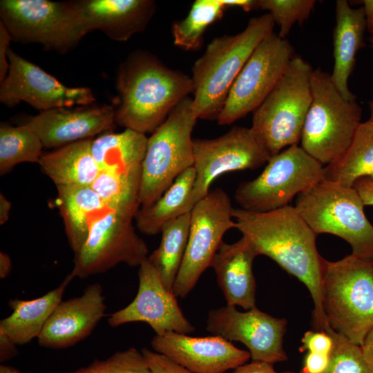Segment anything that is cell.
Returning <instances> with one entry per match:
<instances>
[{"label": "cell", "instance_id": "obj_1", "mask_svg": "<svg viewBox=\"0 0 373 373\" xmlns=\"http://www.w3.org/2000/svg\"><path fill=\"white\" fill-rule=\"evenodd\" d=\"M238 229L256 256L265 255L307 288L314 303L313 326L328 332L331 327L322 305V262L313 231L294 207L287 205L267 212L233 208Z\"/></svg>", "mask_w": 373, "mask_h": 373}, {"label": "cell", "instance_id": "obj_2", "mask_svg": "<svg viewBox=\"0 0 373 373\" xmlns=\"http://www.w3.org/2000/svg\"><path fill=\"white\" fill-rule=\"evenodd\" d=\"M193 88L191 77L167 67L149 52H133L118 70L116 124L152 133Z\"/></svg>", "mask_w": 373, "mask_h": 373}, {"label": "cell", "instance_id": "obj_3", "mask_svg": "<svg viewBox=\"0 0 373 373\" xmlns=\"http://www.w3.org/2000/svg\"><path fill=\"white\" fill-rule=\"evenodd\" d=\"M269 13L249 19L236 35L216 37L192 68L193 109L198 119H217L229 90L257 46L274 32Z\"/></svg>", "mask_w": 373, "mask_h": 373}, {"label": "cell", "instance_id": "obj_4", "mask_svg": "<svg viewBox=\"0 0 373 373\" xmlns=\"http://www.w3.org/2000/svg\"><path fill=\"white\" fill-rule=\"evenodd\" d=\"M322 305L329 327L361 346L373 329V262L350 254L323 258Z\"/></svg>", "mask_w": 373, "mask_h": 373}, {"label": "cell", "instance_id": "obj_5", "mask_svg": "<svg viewBox=\"0 0 373 373\" xmlns=\"http://www.w3.org/2000/svg\"><path fill=\"white\" fill-rule=\"evenodd\" d=\"M311 65L294 55L274 88L253 112L251 130L271 157L300 142L312 101Z\"/></svg>", "mask_w": 373, "mask_h": 373}, {"label": "cell", "instance_id": "obj_6", "mask_svg": "<svg viewBox=\"0 0 373 373\" xmlns=\"http://www.w3.org/2000/svg\"><path fill=\"white\" fill-rule=\"evenodd\" d=\"M352 187L323 180L296 196L294 207L316 234L330 233L345 240L353 256L373 262V225Z\"/></svg>", "mask_w": 373, "mask_h": 373}, {"label": "cell", "instance_id": "obj_7", "mask_svg": "<svg viewBox=\"0 0 373 373\" xmlns=\"http://www.w3.org/2000/svg\"><path fill=\"white\" fill-rule=\"evenodd\" d=\"M312 101L301 136V148L322 165L341 157L361 123L362 110L356 101L343 98L329 73L321 68L311 75Z\"/></svg>", "mask_w": 373, "mask_h": 373}, {"label": "cell", "instance_id": "obj_8", "mask_svg": "<svg viewBox=\"0 0 373 373\" xmlns=\"http://www.w3.org/2000/svg\"><path fill=\"white\" fill-rule=\"evenodd\" d=\"M198 118L187 97L148 137L141 169L140 208L155 203L175 179L194 165L193 127Z\"/></svg>", "mask_w": 373, "mask_h": 373}, {"label": "cell", "instance_id": "obj_9", "mask_svg": "<svg viewBox=\"0 0 373 373\" xmlns=\"http://www.w3.org/2000/svg\"><path fill=\"white\" fill-rule=\"evenodd\" d=\"M0 21L12 39L65 53L88 34L77 1L1 0Z\"/></svg>", "mask_w": 373, "mask_h": 373}, {"label": "cell", "instance_id": "obj_10", "mask_svg": "<svg viewBox=\"0 0 373 373\" xmlns=\"http://www.w3.org/2000/svg\"><path fill=\"white\" fill-rule=\"evenodd\" d=\"M298 145L271 156L255 179L239 184L234 199L240 209L267 212L289 205L300 193L323 180L324 167Z\"/></svg>", "mask_w": 373, "mask_h": 373}, {"label": "cell", "instance_id": "obj_11", "mask_svg": "<svg viewBox=\"0 0 373 373\" xmlns=\"http://www.w3.org/2000/svg\"><path fill=\"white\" fill-rule=\"evenodd\" d=\"M233 207L222 189L209 191L191 211L190 229L184 256L173 287L177 298H185L194 288L223 242L224 233L236 224Z\"/></svg>", "mask_w": 373, "mask_h": 373}, {"label": "cell", "instance_id": "obj_12", "mask_svg": "<svg viewBox=\"0 0 373 373\" xmlns=\"http://www.w3.org/2000/svg\"><path fill=\"white\" fill-rule=\"evenodd\" d=\"M294 55L286 39L274 32L263 39L233 82L218 123L231 124L254 112L274 88Z\"/></svg>", "mask_w": 373, "mask_h": 373}, {"label": "cell", "instance_id": "obj_13", "mask_svg": "<svg viewBox=\"0 0 373 373\" xmlns=\"http://www.w3.org/2000/svg\"><path fill=\"white\" fill-rule=\"evenodd\" d=\"M135 215L108 210L92 224L88 236L75 254L70 273L86 278L104 273L119 263L140 266L148 258L149 249L135 232Z\"/></svg>", "mask_w": 373, "mask_h": 373}, {"label": "cell", "instance_id": "obj_14", "mask_svg": "<svg viewBox=\"0 0 373 373\" xmlns=\"http://www.w3.org/2000/svg\"><path fill=\"white\" fill-rule=\"evenodd\" d=\"M193 206L208 194L217 177L229 171L256 169L271 157L251 128L241 126H234L214 139H193Z\"/></svg>", "mask_w": 373, "mask_h": 373}, {"label": "cell", "instance_id": "obj_15", "mask_svg": "<svg viewBox=\"0 0 373 373\" xmlns=\"http://www.w3.org/2000/svg\"><path fill=\"white\" fill-rule=\"evenodd\" d=\"M9 70L0 85V101L9 107L21 102L41 111L90 106L95 98L88 87L70 88L9 49Z\"/></svg>", "mask_w": 373, "mask_h": 373}, {"label": "cell", "instance_id": "obj_16", "mask_svg": "<svg viewBox=\"0 0 373 373\" xmlns=\"http://www.w3.org/2000/svg\"><path fill=\"white\" fill-rule=\"evenodd\" d=\"M285 318L274 317L256 307L240 312L226 305L209 311L206 329L229 341H238L249 350L254 361L274 364L287 360L283 349Z\"/></svg>", "mask_w": 373, "mask_h": 373}, {"label": "cell", "instance_id": "obj_17", "mask_svg": "<svg viewBox=\"0 0 373 373\" xmlns=\"http://www.w3.org/2000/svg\"><path fill=\"white\" fill-rule=\"evenodd\" d=\"M139 267L136 296L126 307L110 315L108 325L116 327L128 323L144 322L156 335L171 332L193 333L195 327L184 316L177 297L165 288L155 267L147 258Z\"/></svg>", "mask_w": 373, "mask_h": 373}, {"label": "cell", "instance_id": "obj_18", "mask_svg": "<svg viewBox=\"0 0 373 373\" xmlns=\"http://www.w3.org/2000/svg\"><path fill=\"white\" fill-rule=\"evenodd\" d=\"M153 350L193 373H226L246 363L249 351L241 350L219 336L193 337L177 332L156 335Z\"/></svg>", "mask_w": 373, "mask_h": 373}, {"label": "cell", "instance_id": "obj_19", "mask_svg": "<svg viewBox=\"0 0 373 373\" xmlns=\"http://www.w3.org/2000/svg\"><path fill=\"white\" fill-rule=\"evenodd\" d=\"M26 124L37 133L44 148L56 149L112 131L115 111L111 105L57 108L40 112Z\"/></svg>", "mask_w": 373, "mask_h": 373}, {"label": "cell", "instance_id": "obj_20", "mask_svg": "<svg viewBox=\"0 0 373 373\" xmlns=\"http://www.w3.org/2000/svg\"><path fill=\"white\" fill-rule=\"evenodd\" d=\"M104 300L102 285L94 283L81 296L59 303L37 338L39 345L65 349L87 338L104 316Z\"/></svg>", "mask_w": 373, "mask_h": 373}, {"label": "cell", "instance_id": "obj_21", "mask_svg": "<svg viewBox=\"0 0 373 373\" xmlns=\"http://www.w3.org/2000/svg\"><path fill=\"white\" fill-rule=\"evenodd\" d=\"M76 1L88 33L101 30L117 41H126L144 30L156 9L152 0Z\"/></svg>", "mask_w": 373, "mask_h": 373}, {"label": "cell", "instance_id": "obj_22", "mask_svg": "<svg viewBox=\"0 0 373 373\" xmlns=\"http://www.w3.org/2000/svg\"><path fill=\"white\" fill-rule=\"evenodd\" d=\"M256 256L242 236L233 243L222 242L220 245L211 267L227 305L240 306L246 310L256 307V285L252 269Z\"/></svg>", "mask_w": 373, "mask_h": 373}, {"label": "cell", "instance_id": "obj_23", "mask_svg": "<svg viewBox=\"0 0 373 373\" xmlns=\"http://www.w3.org/2000/svg\"><path fill=\"white\" fill-rule=\"evenodd\" d=\"M336 25L333 44L334 65L331 79L344 99L356 101L349 89L348 79L354 68L357 52L363 48L364 33L367 30L363 7L352 8L347 1H336Z\"/></svg>", "mask_w": 373, "mask_h": 373}, {"label": "cell", "instance_id": "obj_24", "mask_svg": "<svg viewBox=\"0 0 373 373\" xmlns=\"http://www.w3.org/2000/svg\"><path fill=\"white\" fill-rule=\"evenodd\" d=\"M73 278L69 274L58 287L41 297L10 300L8 305L12 313L1 320L0 332L17 345H24L38 338L52 312L62 301L65 290Z\"/></svg>", "mask_w": 373, "mask_h": 373}, {"label": "cell", "instance_id": "obj_25", "mask_svg": "<svg viewBox=\"0 0 373 373\" xmlns=\"http://www.w3.org/2000/svg\"><path fill=\"white\" fill-rule=\"evenodd\" d=\"M56 188L65 232L75 254L85 243L94 222L109 209L91 186Z\"/></svg>", "mask_w": 373, "mask_h": 373}, {"label": "cell", "instance_id": "obj_26", "mask_svg": "<svg viewBox=\"0 0 373 373\" xmlns=\"http://www.w3.org/2000/svg\"><path fill=\"white\" fill-rule=\"evenodd\" d=\"M91 139L78 141L44 153L42 172L59 186H91L100 169L91 153Z\"/></svg>", "mask_w": 373, "mask_h": 373}, {"label": "cell", "instance_id": "obj_27", "mask_svg": "<svg viewBox=\"0 0 373 373\" xmlns=\"http://www.w3.org/2000/svg\"><path fill=\"white\" fill-rule=\"evenodd\" d=\"M195 180L193 166L180 174L155 203L140 208L134 218L137 229L143 234L153 236L161 232L169 221L191 212Z\"/></svg>", "mask_w": 373, "mask_h": 373}, {"label": "cell", "instance_id": "obj_28", "mask_svg": "<svg viewBox=\"0 0 373 373\" xmlns=\"http://www.w3.org/2000/svg\"><path fill=\"white\" fill-rule=\"evenodd\" d=\"M147 140L146 134L129 128L106 132L92 140L91 153L100 171H126L142 166Z\"/></svg>", "mask_w": 373, "mask_h": 373}, {"label": "cell", "instance_id": "obj_29", "mask_svg": "<svg viewBox=\"0 0 373 373\" xmlns=\"http://www.w3.org/2000/svg\"><path fill=\"white\" fill-rule=\"evenodd\" d=\"M363 177H373V122H361L353 140L337 160L324 167L325 180L352 187Z\"/></svg>", "mask_w": 373, "mask_h": 373}, {"label": "cell", "instance_id": "obj_30", "mask_svg": "<svg viewBox=\"0 0 373 373\" xmlns=\"http://www.w3.org/2000/svg\"><path fill=\"white\" fill-rule=\"evenodd\" d=\"M190 222L191 212H188L166 222L161 230L159 247L147 258L165 288L172 292L186 251Z\"/></svg>", "mask_w": 373, "mask_h": 373}, {"label": "cell", "instance_id": "obj_31", "mask_svg": "<svg viewBox=\"0 0 373 373\" xmlns=\"http://www.w3.org/2000/svg\"><path fill=\"white\" fill-rule=\"evenodd\" d=\"M141 166L122 172L100 171L91 187L106 207L136 215L140 209Z\"/></svg>", "mask_w": 373, "mask_h": 373}, {"label": "cell", "instance_id": "obj_32", "mask_svg": "<svg viewBox=\"0 0 373 373\" xmlns=\"http://www.w3.org/2000/svg\"><path fill=\"white\" fill-rule=\"evenodd\" d=\"M44 145L37 133L26 123L0 126V175H4L22 162L37 163Z\"/></svg>", "mask_w": 373, "mask_h": 373}, {"label": "cell", "instance_id": "obj_33", "mask_svg": "<svg viewBox=\"0 0 373 373\" xmlns=\"http://www.w3.org/2000/svg\"><path fill=\"white\" fill-rule=\"evenodd\" d=\"M227 8L222 0H196L187 16L173 23V44L185 50L200 48L207 28L222 16Z\"/></svg>", "mask_w": 373, "mask_h": 373}, {"label": "cell", "instance_id": "obj_34", "mask_svg": "<svg viewBox=\"0 0 373 373\" xmlns=\"http://www.w3.org/2000/svg\"><path fill=\"white\" fill-rule=\"evenodd\" d=\"M315 3L314 0H258V8L269 12L280 27L278 37L286 39L296 23L302 25L309 18Z\"/></svg>", "mask_w": 373, "mask_h": 373}, {"label": "cell", "instance_id": "obj_35", "mask_svg": "<svg viewBox=\"0 0 373 373\" xmlns=\"http://www.w3.org/2000/svg\"><path fill=\"white\" fill-rule=\"evenodd\" d=\"M328 334L333 338L334 347L324 373H373L361 346L350 342L332 329Z\"/></svg>", "mask_w": 373, "mask_h": 373}, {"label": "cell", "instance_id": "obj_36", "mask_svg": "<svg viewBox=\"0 0 373 373\" xmlns=\"http://www.w3.org/2000/svg\"><path fill=\"white\" fill-rule=\"evenodd\" d=\"M67 373H151L144 357L138 350L129 347L104 360H95L85 367Z\"/></svg>", "mask_w": 373, "mask_h": 373}, {"label": "cell", "instance_id": "obj_37", "mask_svg": "<svg viewBox=\"0 0 373 373\" xmlns=\"http://www.w3.org/2000/svg\"><path fill=\"white\" fill-rule=\"evenodd\" d=\"M300 351L330 355L334 347L332 336L325 331L309 330L302 339Z\"/></svg>", "mask_w": 373, "mask_h": 373}, {"label": "cell", "instance_id": "obj_38", "mask_svg": "<svg viewBox=\"0 0 373 373\" xmlns=\"http://www.w3.org/2000/svg\"><path fill=\"white\" fill-rule=\"evenodd\" d=\"M151 373H193L166 356L147 348L141 350Z\"/></svg>", "mask_w": 373, "mask_h": 373}, {"label": "cell", "instance_id": "obj_39", "mask_svg": "<svg viewBox=\"0 0 373 373\" xmlns=\"http://www.w3.org/2000/svg\"><path fill=\"white\" fill-rule=\"evenodd\" d=\"M330 360V355L307 352L304 356L302 373H324Z\"/></svg>", "mask_w": 373, "mask_h": 373}, {"label": "cell", "instance_id": "obj_40", "mask_svg": "<svg viewBox=\"0 0 373 373\" xmlns=\"http://www.w3.org/2000/svg\"><path fill=\"white\" fill-rule=\"evenodd\" d=\"M12 40L8 30L0 21V83L5 79L8 73L10 64L8 53L10 42Z\"/></svg>", "mask_w": 373, "mask_h": 373}, {"label": "cell", "instance_id": "obj_41", "mask_svg": "<svg viewBox=\"0 0 373 373\" xmlns=\"http://www.w3.org/2000/svg\"><path fill=\"white\" fill-rule=\"evenodd\" d=\"M365 206H373V177L358 179L353 184Z\"/></svg>", "mask_w": 373, "mask_h": 373}, {"label": "cell", "instance_id": "obj_42", "mask_svg": "<svg viewBox=\"0 0 373 373\" xmlns=\"http://www.w3.org/2000/svg\"><path fill=\"white\" fill-rule=\"evenodd\" d=\"M274 364L254 361L245 363L226 373H278L274 368Z\"/></svg>", "mask_w": 373, "mask_h": 373}, {"label": "cell", "instance_id": "obj_43", "mask_svg": "<svg viewBox=\"0 0 373 373\" xmlns=\"http://www.w3.org/2000/svg\"><path fill=\"white\" fill-rule=\"evenodd\" d=\"M17 344L6 334L0 332V361L11 360L18 354Z\"/></svg>", "mask_w": 373, "mask_h": 373}, {"label": "cell", "instance_id": "obj_44", "mask_svg": "<svg viewBox=\"0 0 373 373\" xmlns=\"http://www.w3.org/2000/svg\"><path fill=\"white\" fill-rule=\"evenodd\" d=\"M361 347L363 356L373 372V329L367 334Z\"/></svg>", "mask_w": 373, "mask_h": 373}, {"label": "cell", "instance_id": "obj_45", "mask_svg": "<svg viewBox=\"0 0 373 373\" xmlns=\"http://www.w3.org/2000/svg\"><path fill=\"white\" fill-rule=\"evenodd\" d=\"M225 6L238 7L246 12H249L255 8H258V0H222Z\"/></svg>", "mask_w": 373, "mask_h": 373}, {"label": "cell", "instance_id": "obj_46", "mask_svg": "<svg viewBox=\"0 0 373 373\" xmlns=\"http://www.w3.org/2000/svg\"><path fill=\"white\" fill-rule=\"evenodd\" d=\"M365 12L367 30L373 36V0H364L362 1Z\"/></svg>", "mask_w": 373, "mask_h": 373}, {"label": "cell", "instance_id": "obj_47", "mask_svg": "<svg viewBox=\"0 0 373 373\" xmlns=\"http://www.w3.org/2000/svg\"><path fill=\"white\" fill-rule=\"evenodd\" d=\"M11 202L0 193V224H4L9 219Z\"/></svg>", "mask_w": 373, "mask_h": 373}, {"label": "cell", "instance_id": "obj_48", "mask_svg": "<svg viewBox=\"0 0 373 373\" xmlns=\"http://www.w3.org/2000/svg\"><path fill=\"white\" fill-rule=\"evenodd\" d=\"M12 270L10 257L5 252H0V278H6Z\"/></svg>", "mask_w": 373, "mask_h": 373}, {"label": "cell", "instance_id": "obj_49", "mask_svg": "<svg viewBox=\"0 0 373 373\" xmlns=\"http://www.w3.org/2000/svg\"><path fill=\"white\" fill-rule=\"evenodd\" d=\"M0 373H21L19 370L5 365H0Z\"/></svg>", "mask_w": 373, "mask_h": 373}, {"label": "cell", "instance_id": "obj_50", "mask_svg": "<svg viewBox=\"0 0 373 373\" xmlns=\"http://www.w3.org/2000/svg\"><path fill=\"white\" fill-rule=\"evenodd\" d=\"M369 110H370V120L373 122V97L372 99L369 102Z\"/></svg>", "mask_w": 373, "mask_h": 373}, {"label": "cell", "instance_id": "obj_51", "mask_svg": "<svg viewBox=\"0 0 373 373\" xmlns=\"http://www.w3.org/2000/svg\"><path fill=\"white\" fill-rule=\"evenodd\" d=\"M368 39L371 44V47L373 48V36H370Z\"/></svg>", "mask_w": 373, "mask_h": 373}, {"label": "cell", "instance_id": "obj_52", "mask_svg": "<svg viewBox=\"0 0 373 373\" xmlns=\"http://www.w3.org/2000/svg\"><path fill=\"white\" fill-rule=\"evenodd\" d=\"M283 373H294V372H283ZM299 373H302V372H300Z\"/></svg>", "mask_w": 373, "mask_h": 373}]
</instances>
